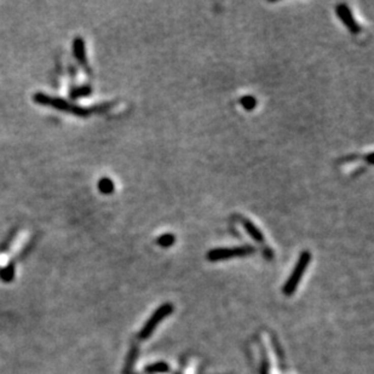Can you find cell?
Masks as SVG:
<instances>
[{"label":"cell","mask_w":374,"mask_h":374,"mask_svg":"<svg viewBox=\"0 0 374 374\" xmlns=\"http://www.w3.org/2000/svg\"><path fill=\"white\" fill-rule=\"evenodd\" d=\"M33 100H34V102H37L38 104H41V106H50V107L55 108V109L57 110L75 114V115L81 116V118H87V116L92 113L106 112V110L110 109V108L114 106L113 102H107V103L98 104V106L84 108L81 106H77V104L69 103L68 101L62 100V98L51 97V96H49V95H45L43 92H38L34 95Z\"/></svg>","instance_id":"1"},{"label":"cell","mask_w":374,"mask_h":374,"mask_svg":"<svg viewBox=\"0 0 374 374\" xmlns=\"http://www.w3.org/2000/svg\"><path fill=\"white\" fill-rule=\"evenodd\" d=\"M310 261H311V255H310V252L303 251L302 255L299 256V259H298L292 274H291V276L288 277L287 282L285 284L284 288H282V292H284L285 296H292V294L296 292L298 285H299L300 280H302L304 272H305L307 267H309Z\"/></svg>","instance_id":"2"},{"label":"cell","mask_w":374,"mask_h":374,"mask_svg":"<svg viewBox=\"0 0 374 374\" xmlns=\"http://www.w3.org/2000/svg\"><path fill=\"white\" fill-rule=\"evenodd\" d=\"M256 248L253 246H239V247H224V248H214L208 251L207 259L210 262H218L223 259L234 258V257H246L253 255Z\"/></svg>","instance_id":"3"},{"label":"cell","mask_w":374,"mask_h":374,"mask_svg":"<svg viewBox=\"0 0 374 374\" xmlns=\"http://www.w3.org/2000/svg\"><path fill=\"white\" fill-rule=\"evenodd\" d=\"M172 311H173V306L171 305V304H164V305H161L159 309H158L157 311L153 314V316L148 320L147 323L144 325V327L142 328L141 333H139V338L147 339L149 335H151V333L155 331V328H157V326L159 325V323L163 321L166 316H169L170 314H172Z\"/></svg>","instance_id":"4"},{"label":"cell","mask_w":374,"mask_h":374,"mask_svg":"<svg viewBox=\"0 0 374 374\" xmlns=\"http://www.w3.org/2000/svg\"><path fill=\"white\" fill-rule=\"evenodd\" d=\"M337 15L340 18V21L345 24V27H348V29L353 34H357L362 30V28L356 21H355L353 14H351L350 8L347 4H340L337 6Z\"/></svg>","instance_id":"5"},{"label":"cell","mask_w":374,"mask_h":374,"mask_svg":"<svg viewBox=\"0 0 374 374\" xmlns=\"http://www.w3.org/2000/svg\"><path fill=\"white\" fill-rule=\"evenodd\" d=\"M73 53L75 58L81 66L87 68V58H86V49H85V41L81 37H77L73 40Z\"/></svg>","instance_id":"6"},{"label":"cell","mask_w":374,"mask_h":374,"mask_svg":"<svg viewBox=\"0 0 374 374\" xmlns=\"http://www.w3.org/2000/svg\"><path fill=\"white\" fill-rule=\"evenodd\" d=\"M241 222H242V227L245 228L246 233L248 234V235L251 236L253 240L258 241V242H263V241H264V236H263L261 229H259V228H257L251 221H250V220H242Z\"/></svg>","instance_id":"7"},{"label":"cell","mask_w":374,"mask_h":374,"mask_svg":"<svg viewBox=\"0 0 374 374\" xmlns=\"http://www.w3.org/2000/svg\"><path fill=\"white\" fill-rule=\"evenodd\" d=\"M98 190L104 195H109L115 190V185H114V182L108 177H103L98 180Z\"/></svg>","instance_id":"8"},{"label":"cell","mask_w":374,"mask_h":374,"mask_svg":"<svg viewBox=\"0 0 374 374\" xmlns=\"http://www.w3.org/2000/svg\"><path fill=\"white\" fill-rule=\"evenodd\" d=\"M91 94H92V87H91L90 85H85V86H78L72 88L71 92H69V96L75 100V98L90 96Z\"/></svg>","instance_id":"9"},{"label":"cell","mask_w":374,"mask_h":374,"mask_svg":"<svg viewBox=\"0 0 374 374\" xmlns=\"http://www.w3.org/2000/svg\"><path fill=\"white\" fill-rule=\"evenodd\" d=\"M157 242H158V245L167 248V247H171L174 245V242H176V236H174L173 234H164V235L158 237Z\"/></svg>","instance_id":"10"},{"label":"cell","mask_w":374,"mask_h":374,"mask_svg":"<svg viewBox=\"0 0 374 374\" xmlns=\"http://www.w3.org/2000/svg\"><path fill=\"white\" fill-rule=\"evenodd\" d=\"M241 106L245 108L246 110H253L257 106V100L251 95H246L240 100Z\"/></svg>","instance_id":"11"},{"label":"cell","mask_w":374,"mask_h":374,"mask_svg":"<svg viewBox=\"0 0 374 374\" xmlns=\"http://www.w3.org/2000/svg\"><path fill=\"white\" fill-rule=\"evenodd\" d=\"M0 277L3 278V281L5 282H10L12 281V278L15 277V267L12 264L8 265V267L3 269L2 271H0Z\"/></svg>","instance_id":"12"},{"label":"cell","mask_w":374,"mask_h":374,"mask_svg":"<svg viewBox=\"0 0 374 374\" xmlns=\"http://www.w3.org/2000/svg\"><path fill=\"white\" fill-rule=\"evenodd\" d=\"M167 370H169V367H167V364H165V363H157V364H153V366L148 367V368H147V372H151V373L167 372Z\"/></svg>","instance_id":"13"},{"label":"cell","mask_w":374,"mask_h":374,"mask_svg":"<svg viewBox=\"0 0 374 374\" xmlns=\"http://www.w3.org/2000/svg\"><path fill=\"white\" fill-rule=\"evenodd\" d=\"M366 159H367V161H368L369 165H373V153H369L368 155H367Z\"/></svg>","instance_id":"14"}]
</instances>
